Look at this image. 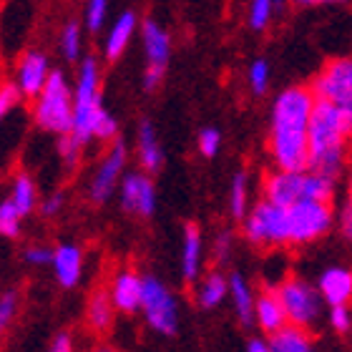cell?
<instances>
[{
	"mask_svg": "<svg viewBox=\"0 0 352 352\" xmlns=\"http://www.w3.org/2000/svg\"><path fill=\"white\" fill-rule=\"evenodd\" d=\"M315 101L332 103L340 109L352 111V60L350 58H332L327 60L320 74L312 78L309 86Z\"/></svg>",
	"mask_w": 352,
	"mask_h": 352,
	"instance_id": "9c48e42d",
	"label": "cell"
},
{
	"mask_svg": "<svg viewBox=\"0 0 352 352\" xmlns=\"http://www.w3.org/2000/svg\"><path fill=\"white\" fill-rule=\"evenodd\" d=\"M141 285H144V274H139V272H133V270L116 272V277H113L111 289H109V297H111V302H113L116 312H124V315L139 312Z\"/></svg>",
	"mask_w": 352,
	"mask_h": 352,
	"instance_id": "2e32d148",
	"label": "cell"
},
{
	"mask_svg": "<svg viewBox=\"0 0 352 352\" xmlns=\"http://www.w3.org/2000/svg\"><path fill=\"white\" fill-rule=\"evenodd\" d=\"M136 30H139V15L133 10H124L121 15H116V21L111 23L109 33L103 38V56H106V60L121 58L126 48L131 45Z\"/></svg>",
	"mask_w": 352,
	"mask_h": 352,
	"instance_id": "ac0fdd59",
	"label": "cell"
},
{
	"mask_svg": "<svg viewBox=\"0 0 352 352\" xmlns=\"http://www.w3.org/2000/svg\"><path fill=\"white\" fill-rule=\"evenodd\" d=\"M60 53H63V58L68 63H76V60H81L83 56V28L78 21H68L63 28H60Z\"/></svg>",
	"mask_w": 352,
	"mask_h": 352,
	"instance_id": "f1b7e54d",
	"label": "cell"
},
{
	"mask_svg": "<svg viewBox=\"0 0 352 352\" xmlns=\"http://www.w3.org/2000/svg\"><path fill=\"white\" fill-rule=\"evenodd\" d=\"M300 8H317V6H342L347 0H292Z\"/></svg>",
	"mask_w": 352,
	"mask_h": 352,
	"instance_id": "ee69618b",
	"label": "cell"
},
{
	"mask_svg": "<svg viewBox=\"0 0 352 352\" xmlns=\"http://www.w3.org/2000/svg\"><path fill=\"white\" fill-rule=\"evenodd\" d=\"M229 214L232 219L242 221V217L247 214V209L252 206V182L247 171H236L232 176V184H229Z\"/></svg>",
	"mask_w": 352,
	"mask_h": 352,
	"instance_id": "83f0119b",
	"label": "cell"
},
{
	"mask_svg": "<svg viewBox=\"0 0 352 352\" xmlns=\"http://www.w3.org/2000/svg\"><path fill=\"white\" fill-rule=\"evenodd\" d=\"M252 322H257V327L264 335L282 330L287 324L285 309L279 302L274 289H264V292L254 294V307H252Z\"/></svg>",
	"mask_w": 352,
	"mask_h": 352,
	"instance_id": "d6986e66",
	"label": "cell"
},
{
	"mask_svg": "<svg viewBox=\"0 0 352 352\" xmlns=\"http://www.w3.org/2000/svg\"><path fill=\"white\" fill-rule=\"evenodd\" d=\"M58 154L63 159V164H66V169H76L78 162H81L83 146L71 133H63V136H58Z\"/></svg>",
	"mask_w": 352,
	"mask_h": 352,
	"instance_id": "e575fe53",
	"label": "cell"
},
{
	"mask_svg": "<svg viewBox=\"0 0 352 352\" xmlns=\"http://www.w3.org/2000/svg\"><path fill=\"white\" fill-rule=\"evenodd\" d=\"M21 101H23V96H21V91L15 88V83H3V86H0V121L6 116H10V113L21 106Z\"/></svg>",
	"mask_w": 352,
	"mask_h": 352,
	"instance_id": "74e56055",
	"label": "cell"
},
{
	"mask_svg": "<svg viewBox=\"0 0 352 352\" xmlns=\"http://www.w3.org/2000/svg\"><path fill=\"white\" fill-rule=\"evenodd\" d=\"M63 206H66V194H63V191H53V194H48L45 199H38V212L43 214L45 219L58 217V214L63 212Z\"/></svg>",
	"mask_w": 352,
	"mask_h": 352,
	"instance_id": "f35d334b",
	"label": "cell"
},
{
	"mask_svg": "<svg viewBox=\"0 0 352 352\" xmlns=\"http://www.w3.org/2000/svg\"><path fill=\"white\" fill-rule=\"evenodd\" d=\"M247 352H270V347H267V342H264V340H250Z\"/></svg>",
	"mask_w": 352,
	"mask_h": 352,
	"instance_id": "f6af8a7d",
	"label": "cell"
},
{
	"mask_svg": "<svg viewBox=\"0 0 352 352\" xmlns=\"http://www.w3.org/2000/svg\"><path fill=\"white\" fill-rule=\"evenodd\" d=\"M83 250L78 244L74 242H63L58 244L51 254V267H53V274L58 279V285L63 289H74V287L81 285L83 279Z\"/></svg>",
	"mask_w": 352,
	"mask_h": 352,
	"instance_id": "9a60e30c",
	"label": "cell"
},
{
	"mask_svg": "<svg viewBox=\"0 0 352 352\" xmlns=\"http://www.w3.org/2000/svg\"><path fill=\"white\" fill-rule=\"evenodd\" d=\"M315 106L309 86H289L279 91L270 116V156L274 169H307V124Z\"/></svg>",
	"mask_w": 352,
	"mask_h": 352,
	"instance_id": "6da1fadb",
	"label": "cell"
},
{
	"mask_svg": "<svg viewBox=\"0 0 352 352\" xmlns=\"http://www.w3.org/2000/svg\"><path fill=\"white\" fill-rule=\"evenodd\" d=\"M21 227H23V217L18 214V209L13 206L10 199H3L0 201V236L15 239V236L21 234Z\"/></svg>",
	"mask_w": 352,
	"mask_h": 352,
	"instance_id": "4dcf8cb0",
	"label": "cell"
},
{
	"mask_svg": "<svg viewBox=\"0 0 352 352\" xmlns=\"http://www.w3.org/2000/svg\"><path fill=\"white\" fill-rule=\"evenodd\" d=\"M317 292L322 297L327 307L335 305H350L352 297V272L347 267L332 264L327 270H322L320 279H317Z\"/></svg>",
	"mask_w": 352,
	"mask_h": 352,
	"instance_id": "e0dca14e",
	"label": "cell"
},
{
	"mask_svg": "<svg viewBox=\"0 0 352 352\" xmlns=\"http://www.w3.org/2000/svg\"><path fill=\"white\" fill-rule=\"evenodd\" d=\"M199 154L204 156V159H214V156L219 154L221 148V133L219 129H212V126H206V129H201L199 131Z\"/></svg>",
	"mask_w": 352,
	"mask_h": 352,
	"instance_id": "d590c367",
	"label": "cell"
},
{
	"mask_svg": "<svg viewBox=\"0 0 352 352\" xmlns=\"http://www.w3.org/2000/svg\"><path fill=\"white\" fill-rule=\"evenodd\" d=\"M141 28V45H144V56H146V68H144V88L156 91L162 86L166 68L171 60V36L169 30L159 25L156 21L139 23Z\"/></svg>",
	"mask_w": 352,
	"mask_h": 352,
	"instance_id": "30bf717a",
	"label": "cell"
},
{
	"mask_svg": "<svg viewBox=\"0 0 352 352\" xmlns=\"http://www.w3.org/2000/svg\"><path fill=\"white\" fill-rule=\"evenodd\" d=\"M204 267V236L197 224H186L182 236V277L197 282Z\"/></svg>",
	"mask_w": 352,
	"mask_h": 352,
	"instance_id": "ffe728a7",
	"label": "cell"
},
{
	"mask_svg": "<svg viewBox=\"0 0 352 352\" xmlns=\"http://www.w3.org/2000/svg\"><path fill=\"white\" fill-rule=\"evenodd\" d=\"M51 58L45 56L43 51H25L18 58V66H15V88L21 91L23 98H36L41 94V88L45 86L48 76H51Z\"/></svg>",
	"mask_w": 352,
	"mask_h": 352,
	"instance_id": "4fadbf2b",
	"label": "cell"
},
{
	"mask_svg": "<svg viewBox=\"0 0 352 352\" xmlns=\"http://www.w3.org/2000/svg\"><path fill=\"white\" fill-rule=\"evenodd\" d=\"M74 91V116H71V136L83 148L94 141L111 144L118 136V121L101 101V66L98 58L86 56L78 66V78Z\"/></svg>",
	"mask_w": 352,
	"mask_h": 352,
	"instance_id": "3957f363",
	"label": "cell"
},
{
	"mask_svg": "<svg viewBox=\"0 0 352 352\" xmlns=\"http://www.w3.org/2000/svg\"><path fill=\"white\" fill-rule=\"evenodd\" d=\"M335 227V209L330 201H309L300 199L287 206V232L289 247H307L320 242Z\"/></svg>",
	"mask_w": 352,
	"mask_h": 352,
	"instance_id": "8992f818",
	"label": "cell"
},
{
	"mask_svg": "<svg viewBox=\"0 0 352 352\" xmlns=\"http://www.w3.org/2000/svg\"><path fill=\"white\" fill-rule=\"evenodd\" d=\"M227 274L221 272H209L199 274L197 279V305L201 309H217L221 302L227 300Z\"/></svg>",
	"mask_w": 352,
	"mask_h": 352,
	"instance_id": "cb8c5ba5",
	"label": "cell"
},
{
	"mask_svg": "<svg viewBox=\"0 0 352 352\" xmlns=\"http://www.w3.org/2000/svg\"><path fill=\"white\" fill-rule=\"evenodd\" d=\"M51 254L53 250L45 244H28L23 250V262L30 264V267H45V264H51Z\"/></svg>",
	"mask_w": 352,
	"mask_h": 352,
	"instance_id": "ab89813d",
	"label": "cell"
},
{
	"mask_svg": "<svg viewBox=\"0 0 352 352\" xmlns=\"http://www.w3.org/2000/svg\"><path fill=\"white\" fill-rule=\"evenodd\" d=\"M139 312L144 315L146 324L159 335H174L179 330V300L171 292V287L154 274L144 277L141 285V305Z\"/></svg>",
	"mask_w": 352,
	"mask_h": 352,
	"instance_id": "ba28073f",
	"label": "cell"
},
{
	"mask_svg": "<svg viewBox=\"0 0 352 352\" xmlns=\"http://www.w3.org/2000/svg\"><path fill=\"white\" fill-rule=\"evenodd\" d=\"M126 159H129V148L124 141L113 139L101 156V162L96 166L91 184H88V197L94 204H106L118 189V182L126 171Z\"/></svg>",
	"mask_w": 352,
	"mask_h": 352,
	"instance_id": "8fae6325",
	"label": "cell"
},
{
	"mask_svg": "<svg viewBox=\"0 0 352 352\" xmlns=\"http://www.w3.org/2000/svg\"><path fill=\"white\" fill-rule=\"evenodd\" d=\"M136 156L146 174H156L164 166V148L151 121H141L139 133H136Z\"/></svg>",
	"mask_w": 352,
	"mask_h": 352,
	"instance_id": "44dd1931",
	"label": "cell"
},
{
	"mask_svg": "<svg viewBox=\"0 0 352 352\" xmlns=\"http://www.w3.org/2000/svg\"><path fill=\"white\" fill-rule=\"evenodd\" d=\"M18 307H21V297L15 289H8L6 294H0V335H6L10 330V324L18 317Z\"/></svg>",
	"mask_w": 352,
	"mask_h": 352,
	"instance_id": "836d02e7",
	"label": "cell"
},
{
	"mask_svg": "<svg viewBox=\"0 0 352 352\" xmlns=\"http://www.w3.org/2000/svg\"><path fill=\"white\" fill-rule=\"evenodd\" d=\"M262 199L277 206H292L302 199V171L272 169L262 179Z\"/></svg>",
	"mask_w": 352,
	"mask_h": 352,
	"instance_id": "5bb4252c",
	"label": "cell"
},
{
	"mask_svg": "<svg viewBox=\"0 0 352 352\" xmlns=\"http://www.w3.org/2000/svg\"><path fill=\"white\" fill-rule=\"evenodd\" d=\"M327 322H330V327L338 332V335H347L352 327L350 305H335V307H330V312H327Z\"/></svg>",
	"mask_w": 352,
	"mask_h": 352,
	"instance_id": "8d00e7d4",
	"label": "cell"
},
{
	"mask_svg": "<svg viewBox=\"0 0 352 352\" xmlns=\"http://www.w3.org/2000/svg\"><path fill=\"white\" fill-rule=\"evenodd\" d=\"M227 297L232 300V305H234V312L236 317L242 320L244 324H252V307H254V289H252V285L247 282V277H242L239 272H234V274H229L227 277Z\"/></svg>",
	"mask_w": 352,
	"mask_h": 352,
	"instance_id": "d4e9b609",
	"label": "cell"
},
{
	"mask_svg": "<svg viewBox=\"0 0 352 352\" xmlns=\"http://www.w3.org/2000/svg\"><path fill=\"white\" fill-rule=\"evenodd\" d=\"M267 347H270V352H317L309 330H302L294 324H285L282 330L272 332Z\"/></svg>",
	"mask_w": 352,
	"mask_h": 352,
	"instance_id": "603a6c76",
	"label": "cell"
},
{
	"mask_svg": "<svg viewBox=\"0 0 352 352\" xmlns=\"http://www.w3.org/2000/svg\"><path fill=\"white\" fill-rule=\"evenodd\" d=\"M232 250H234V234L229 229H224V232L214 236V259L219 264L232 257Z\"/></svg>",
	"mask_w": 352,
	"mask_h": 352,
	"instance_id": "60d3db41",
	"label": "cell"
},
{
	"mask_svg": "<svg viewBox=\"0 0 352 352\" xmlns=\"http://www.w3.org/2000/svg\"><path fill=\"white\" fill-rule=\"evenodd\" d=\"M86 322L96 335H106L116 322V307L109 297V289H96L86 302Z\"/></svg>",
	"mask_w": 352,
	"mask_h": 352,
	"instance_id": "7402d4cb",
	"label": "cell"
},
{
	"mask_svg": "<svg viewBox=\"0 0 352 352\" xmlns=\"http://www.w3.org/2000/svg\"><path fill=\"white\" fill-rule=\"evenodd\" d=\"M277 297L285 309L287 324L302 327V330H312L322 320L324 302L317 292L315 285H309L302 277H287L277 285Z\"/></svg>",
	"mask_w": 352,
	"mask_h": 352,
	"instance_id": "52a82bcc",
	"label": "cell"
},
{
	"mask_svg": "<svg viewBox=\"0 0 352 352\" xmlns=\"http://www.w3.org/2000/svg\"><path fill=\"white\" fill-rule=\"evenodd\" d=\"M71 116H74V91L71 83L60 71H51L41 94L33 98V121L38 129L53 136H63L71 131Z\"/></svg>",
	"mask_w": 352,
	"mask_h": 352,
	"instance_id": "277c9868",
	"label": "cell"
},
{
	"mask_svg": "<svg viewBox=\"0 0 352 352\" xmlns=\"http://www.w3.org/2000/svg\"><path fill=\"white\" fill-rule=\"evenodd\" d=\"M94 352H116V350H111V347H98V350H94Z\"/></svg>",
	"mask_w": 352,
	"mask_h": 352,
	"instance_id": "bcb514c9",
	"label": "cell"
},
{
	"mask_svg": "<svg viewBox=\"0 0 352 352\" xmlns=\"http://www.w3.org/2000/svg\"><path fill=\"white\" fill-rule=\"evenodd\" d=\"M8 199L13 201V206L18 209V214H21L23 219L36 212L41 194H38V186H36V182H33V176L25 174V171L15 174L13 186H10V197Z\"/></svg>",
	"mask_w": 352,
	"mask_h": 352,
	"instance_id": "484cf974",
	"label": "cell"
},
{
	"mask_svg": "<svg viewBox=\"0 0 352 352\" xmlns=\"http://www.w3.org/2000/svg\"><path fill=\"white\" fill-rule=\"evenodd\" d=\"M106 21H109V0H86V6H83V25L91 33H98L106 25Z\"/></svg>",
	"mask_w": 352,
	"mask_h": 352,
	"instance_id": "1f68e13d",
	"label": "cell"
},
{
	"mask_svg": "<svg viewBox=\"0 0 352 352\" xmlns=\"http://www.w3.org/2000/svg\"><path fill=\"white\" fill-rule=\"evenodd\" d=\"M118 201L126 212L136 214V217H154L156 204H159V197H156V186L154 179L146 174V171H131V174H124L121 182H118Z\"/></svg>",
	"mask_w": 352,
	"mask_h": 352,
	"instance_id": "7c38bea8",
	"label": "cell"
},
{
	"mask_svg": "<svg viewBox=\"0 0 352 352\" xmlns=\"http://www.w3.org/2000/svg\"><path fill=\"white\" fill-rule=\"evenodd\" d=\"M242 236L259 250H277L289 247L287 232V206H277L259 199L242 217Z\"/></svg>",
	"mask_w": 352,
	"mask_h": 352,
	"instance_id": "5b68a950",
	"label": "cell"
},
{
	"mask_svg": "<svg viewBox=\"0 0 352 352\" xmlns=\"http://www.w3.org/2000/svg\"><path fill=\"white\" fill-rule=\"evenodd\" d=\"M277 15V8H274V0H250V10H247V23H250L252 30H262L270 28V23L274 21Z\"/></svg>",
	"mask_w": 352,
	"mask_h": 352,
	"instance_id": "f546056e",
	"label": "cell"
},
{
	"mask_svg": "<svg viewBox=\"0 0 352 352\" xmlns=\"http://www.w3.org/2000/svg\"><path fill=\"white\" fill-rule=\"evenodd\" d=\"M270 81H272V68L270 63L264 58H257V60H252V66L250 71H247V83H250L252 88V94H267V88H270Z\"/></svg>",
	"mask_w": 352,
	"mask_h": 352,
	"instance_id": "d6a6232c",
	"label": "cell"
},
{
	"mask_svg": "<svg viewBox=\"0 0 352 352\" xmlns=\"http://www.w3.org/2000/svg\"><path fill=\"white\" fill-rule=\"evenodd\" d=\"M335 221H340V234L342 239L350 242L352 239V199L347 197L340 206V212H335Z\"/></svg>",
	"mask_w": 352,
	"mask_h": 352,
	"instance_id": "b9f144b4",
	"label": "cell"
},
{
	"mask_svg": "<svg viewBox=\"0 0 352 352\" xmlns=\"http://www.w3.org/2000/svg\"><path fill=\"white\" fill-rule=\"evenodd\" d=\"M48 352H76L74 338H71L68 332H58L56 340L51 342V347H48Z\"/></svg>",
	"mask_w": 352,
	"mask_h": 352,
	"instance_id": "7bdbcfd3",
	"label": "cell"
},
{
	"mask_svg": "<svg viewBox=\"0 0 352 352\" xmlns=\"http://www.w3.org/2000/svg\"><path fill=\"white\" fill-rule=\"evenodd\" d=\"M352 111L315 101L307 124V169L340 179L347 164Z\"/></svg>",
	"mask_w": 352,
	"mask_h": 352,
	"instance_id": "7a4b0ae2",
	"label": "cell"
},
{
	"mask_svg": "<svg viewBox=\"0 0 352 352\" xmlns=\"http://www.w3.org/2000/svg\"><path fill=\"white\" fill-rule=\"evenodd\" d=\"M338 197V179L324 176L320 171L305 169L302 171V199L309 201H330Z\"/></svg>",
	"mask_w": 352,
	"mask_h": 352,
	"instance_id": "4316f807",
	"label": "cell"
}]
</instances>
